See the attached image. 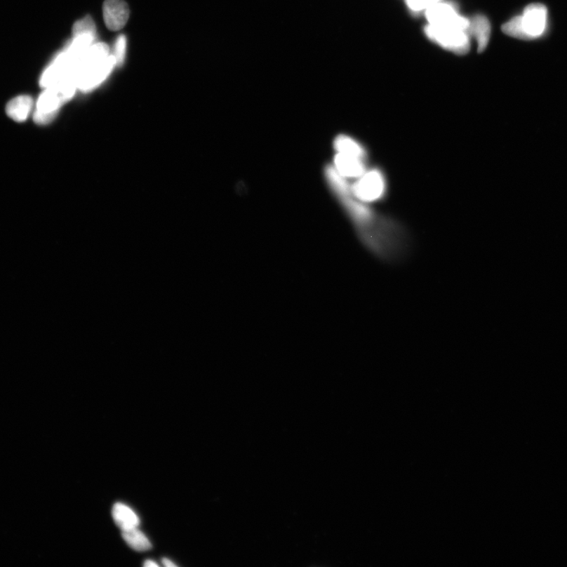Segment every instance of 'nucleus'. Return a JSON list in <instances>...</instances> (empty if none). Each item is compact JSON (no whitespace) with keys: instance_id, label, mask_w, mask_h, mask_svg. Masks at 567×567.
<instances>
[{"instance_id":"1","label":"nucleus","mask_w":567,"mask_h":567,"mask_svg":"<svg viewBox=\"0 0 567 567\" xmlns=\"http://www.w3.org/2000/svg\"><path fill=\"white\" fill-rule=\"evenodd\" d=\"M115 65V58L109 55L107 44L92 45L76 64L77 88L89 90L98 86L107 79Z\"/></svg>"},{"instance_id":"2","label":"nucleus","mask_w":567,"mask_h":567,"mask_svg":"<svg viewBox=\"0 0 567 567\" xmlns=\"http://www.w3.org/2000/svg\"><path fill=\"white\" fill-rule=\"evenodd\" d=\"M77 88L73 79H67L58 85L45 88L39 98L34 119L38 125H47L53 121L64 102L74 95Z\"/></svg>"},{"instance_id":"3","label":"nucleus","mask_w":567,"mask_h":567,"mask_svg":"<svg viewBox=\"0 0 567 567\" xmlns=\"http://www.w3.org/2000/svg\"><path fill=\"white\" fill-rule=\"evenodd\" d=\"M425 33L434 43L457 55H465L470 48L469 36L467 31L453 28H441L428 25Z\"/></svg>"},{"instance_id":"4","label":"nucleus","mask_w":567,"mask_h":567,"mask_svg":"<svg viewBox=\"0 0 567 567\" xmlns=\"http://www.w3.org/2000/svg\"><path fill=\"white\" fill-rule=\"evenodd\" d=\"M429 25L436 27L453 28L467 31L469 20L458 14L454 6L438 3L425 11Z\"/></svg>"},{"instance_id":"5","label":"nucleus","mask_w":567,"mask_h":567,"mask_svg":"<svg viewBox=\"0 0 567 567\" xmlns=\"http://www.w3.org/2000/svg\"><path fill=\"white\" fill-rule=\"evenodd\" d=\"M385 189V178L378 170L366 171L352 187V194L362 202H372L383 196Z\"/></svg>"},{"instance_id":"6","label":"nucleus","mask_w":567,"mask_h":567,"mask_svg":"<svg viewBox=\"0 0 567 567\" xmlns=\"http://www.w3.org/2000/svg\"><path fill=\"white\" fill-rule=\"evenodd\" d=\"M523 40H534L545 34L547 22V9L541 4L527 6L519 16Z\"/></svg>"},{"instance_id":"7","label":"nucleus","mask_w":567,"mask_h":567,"mask_svg":"<svg viewBox=\"0 0 567 567\" xmlns=\"http://www.w3.org/2000/svg\"><path fill=\"white\" fill-rule=\"evenodd\" d=\"M102 11L107 28L113 31L124 28L130 17V9L124 0H106Z\"/></svg>"},{"instance_id":"8","label":"nucleus","mask_w":567,"mask_h":567,"mask_svg":"<svg viewBox=\"0 0 567 567\" xmlns=\"http://www.w3.org/2000/svg\"><path fill=\"white\" fill-rule=\"evenodd\" d=\"M363 159L339 153L334 159V168L344 178H359L366 172Z\"/></svg>"},{"instance_id":"9","label":"nucleus","mask_w":567,"mask_h":567,"mask_svg":"<svg viewBox=\"0 0 567 567\" xmlns=\"http://www.w3.org/2000/svg\"><path fill=\"white\" fill-rule=\"evenodd\" d=\"M469 36L475 38L478 44V51L482 53L488 46L491 35V25L486 16L476 15L469 20L467 29Z\"/></svg>"},{"instance_id":"10","label":"nucleus","mask_w":567,"mask_h":567,"mask_svg":"<svg viewBox=\"0 0 567 567\" xmlns=\"http://www.w3.org/2000/svg\"><path fill=\"white\" fill-rule=\"evenodd\" d=\"M112 516L121 531L138 528L140 525V519L138 514L135 513L130 507L117 502L113 507Z\"/></svg>"},{"instance_id":"11","label":"nucleus","mask_w":567,"mask_h":567,"mask_svg":"<svg viewBox=\"0 0 567 567\" xmlns=\"http://www.w3.org/2000/svg\"><path fill=\"white\" fill-rule=\"evenodd\" d=\"M33 107V100L28 95H19L6 105V114L18 122L27 120Z\"/></svg>"},{"instance_id":"12","label":"nucleus","mask_w":567,"mask_h":567,"mask_svg":"<svg viewBox=\"0 0 567 567\" xmlns=\"http://www.w3.org/2000/svg\"><path fill=\"white\" fill-rule=\"evenodd\" d=\"M335 149L339 153L349 154V156L364 159L366 152L357 141L352 138L341 135L334 141Z\"/></svg>"},{"instance_id":"13","label":"nucleus","mask_w":567,"mask_h":567,"mask_svg":"<svg viewBox=\"0 0 567 567\" xmlns=\"http://www.w3.org/2000/svg\"><path fill=\"white\" fill-rule=\"evenodd\" d=\"M122 538L131 549L138 552L150 550L152 544L150 540L138 528L122 531Z\"/></svg>"},{"instance_id":"14","label":"nucleus","mask_w":567,"mask_h":567,"mask_svg":"<svg viewBox=\"0 0 567 567\" xmlns=\"http://www.w3.org/2000/svg\"><path fill=\"white\" fill-rule=\"evenodd\" d=\"M74 36L80 35H90L95 39V25L91 17L87 16L76 22L73 29Z\"/></svg>"},{"instance_id":"15","label":"nucleus","mask_w":567,"mask_h":567,"mask_svg":"<svg viewBox=\"0 0 567 567\" xmlns=\"http://www.w3.org/2000/svg\"><path fill=\"white\" fill-rule=\"evenodd\" d=\"M126 37L124 35L119 36L116 41L114 47V58L116 64L121 66L124 63L126 54Z\"/></svg>"},{"instance_id":"16","label":"nucleus","mask_w":567,"mask_h":567,"mask_svg":"<svg viewBox=\"0 0 567 567\" xmlns=\"http://www.w3.org/2000/svg\"><path fill=\"white\" fill-rule=\"evenodd\" d=\"M443 1V0H406L409 8L414 11H427L432 6Z\"/></svg>"},{"instance_id":"17","label":"nucleus","mask_w":567,"mask_h":567,"mask_svg":"<svg viewBox=\"0 0 567 567\" xmlns=\"http://www.w3.org/2000/svg\"><path fill=\"white\" fill-rule=\"evenodd\" d=\"M163 563L166 567H176L177 566V565L175 563H173L171 561V560H170L168 559H166V558L163 559Z\"/></svg>"},{"instance_id":"18","label":"nucleus","mask_w":567,"mask_h":567,"mask_svg":"<svg viewBox=\"0 0 567 567\" xmlns=\"http://www.w3.org/2000/svg\"><path fill=\"white\" fill-rule=\"evenodd\" d=\"M144 566L146 567H159V564L154 561H152V560H146Z\"/></svg>"}]
</instances>
